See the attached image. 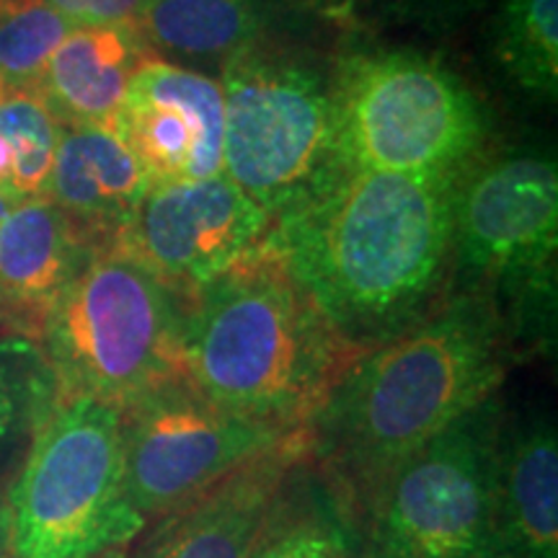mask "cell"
Here are the masks:
<instances>
[{"mask_svg": "<svg viewBox=\"0 0 558 558\" xmlns=\"http://www.w3.org/2000/svg\"><path fill=\"white\" fill-rule=\"evenodd\" d=\"M460 179L349 169L269 241L354 354L416 326L452 277Z\"/></svg>", "mask_w": 558, "mask_h": 558, "instance_id": "cell-1", "label": "cell"}, {"mask_svg": "<svg viewBox=\"0 0 558 558\" xmlns=\"http://www.w3.org/2000/svg\"><path fill=\"white\" fill-rule=\"evenodd\" d=\"M512 352L488 292L452 284L416 326L349 362L305 427L313 463L362 514L403 460L497 396Z\"/></svg>", "mask_w": 558, "mask_h": 558, "instance_id": "cell-2", "label": "cell"}, {"mask_svg": "<svg viewBox=\"0 0 558 558\" xmlns=\"http://www.w3.org/2000/svg\"><path fill=\"white\" fill-rule=\"evenodd\" d=\"M181 375L215 407L284 432L308 427L357 354L290 275L269 235L184 295Z\"/></svg>", "mask_w": 558, "mask_h": 558, "instance_id": "cell-3", "label": "cell"}, {"mask_svg": "<svg viewBox=\"0 0 558 558\" xmlns=\"http://www.w3.org/2000/svg\"><path fill=\"white\" fill-rule=\"evenodd\" d=\"M558 163L546 148L488 150L458 181L450 282L488 292L514 349L556 344Z\"/></svg>", "mask_w": 558, "mask_h": 558, "instance_id": "cell-4", "label": "cell"}, {"mask_svg": "<svg viewBox=\"0 0 558 558\" xmlns=\"http://www.w3.org/2000/svg\"><path fill=\"white\" fill-rule=\"evenodd\" d=\"M184 295L114 243L96 248L41 324L58 399L128 411L181 375Z\"/></svg>", "mask_w": 558, "mask_h": 558, "instance_id": "cell-5", "label": "cell"}, {"mask_svg": "<svg viewBox=\"0 0 558 558\" xmlns=\"http://www.w3.org/2000/svg\"><path fill=\"white\" fill-rule=\"evenodd\" d=\"M226 96L222 177L271 226L349 171L339 140L333 68L262 41L220 70Z\"/></svg>", "mask_w": 558, "mask_h": 558, "instance_id": "cell-6", "label": "cell"}, {"mask_svg": "<svg viewBox=\"0 0 558 558\" xmlns=\"http://www.w3.org/2000/svg\"><path fill=\"white\" fill-rule=\"evenodd\" d=\"M333 86L349 169L460 179L492 150L484 99L414 47L349 52L333 68Z\"/></svg>", "mask_w": 558, "mask_h": 558, "instance_id": "cell-7", "label": "cell"}, {"mask_svg": "<svg viewBox=\"0 0 558 558\" xmlns=\"http://www.w3.org/2000/svg\"><path fill=\"white\" fill-rule=\"evenodd\" d=\"M5 507L13 558H104L132 546L145 525L124 488V411L86 396L54 401Z\"/></svg>", "mask_w": 558, "mask_h": 558, "instance_id": "cell-8", "label": "cell"}, {"mask_svg": "<svg viewBox=\"0 0 558 558\" xmlns=\"http://www.w3.org/2000/svg\"><path fill=\"white\" fill-rule=\"evenodd\" d=\"M497 396L409 456L362 509L367 558H505L497 522Z\"/></svg>", "mask_w": 558, "mask_h": 558, "instance_id": "cell-9", "label": "cell"}, {"mask_svg": "<svg viewBox=\"0 0 558 558\" xmlns=\"http://www.w3.org/2000/svg\"><path fill=\"white\" fill-rule=\"evenodd\" d=\"M290 435L222 411L184 375L160 383L124 411V488L132 512L148 530Z\"/></svg>", "mask_w": 558, "mask_h": 558, "instance_id": "cell-10", "label": "cell"}, {"mask_svg": "<svg viewBox=\"0 0 558 558\" xmlns=\"http://www.w3.org/2000/svg\"><path fill=\"white\" fill-rule=\"evenodd\" d=\"M271 233V220L233 181L153 184L114 235V246L190 295L235 267Z\"/></svg>", "mask_w": 558, "mask_h": 558, "instance_id": "cell-11", "label": "cell"}, {"mask_svg": "<svg viewBox=\"0 0 558 558\" xmlns=\"http://www.w3.org/2000/svg\"><path fill=\"white\" fill-rule=\"evenodd\" d=\"M111 128L153 184L222 177L226 96L218 78L163 58H145Z\"/></svg>", "mask_w": 558, "mask_h": 558, "instance_id": "cell-12", "label": "cell"}, {"mask_svg": "<svg viewBox=\"0 0 558 558\" xmlns=\"http://www.w3.org/2000/svg\"><path fill=\"white\" fill-rule=\"evenodd\" d=\"M305 456L308 435L292 432L190 505L153 522L130 558H248L284 481Z\"/></svg>", "mask_w": 558, "mask_h": 558, "instance_id": "cell-13", "label": "cell"}, {"mask_svg": "<svg viewBox=\"0 0 558 558\" xmlns=\"http://www.w3.org/2000/svg\"><path fill=\"white\" fill-rule=\"evenodd\" d=\"M96 246L50 199H26L0 222V313L13 337L39 339L47 313Z\"/></svg>", "mask_w": 558, "mask_h": 558, "instance_id": "cell-14", "label": "cell"}, {"mask_svg": "<svg viewBox=\"0 0 558 558\" xmlns=\"http://www.w3.org/2000/svg\"><path fill=\"white\" fill-rule=\"evenodd\" d=\"M150 186L143 163L114 128H60L45 199L60 207L96 246L114 241Z\"/></svg>", "mask_w": 558, "mask_h": 558, "instance_id": "cell-15", "label": "cell"}, {"mask_svg": "<svg viewBox=\"0 0 558 558\" xmlns=\"http://www.w3.org/2000/svg\"><path fill=\"white\" fill-rule=\"evenodd\" d=\"M505 558H558V437L546 411L501 418L494 465Z\"/></svg>", "mask_w": 558, "mask_h": 558, "instance_id": "cell-16", "label": "cell"}, {"mask_svg": "<svg viewBox=\"0 0 558 558\" xmlns=\"http://www.w3.org/2000/svg\"><path fill=\"white\" fill-rule=\"evenodd\" d=\"M148 58L137 29L130 26H75L54 50L39 81L37 96L62 128H111L130 81Z\"/></svg>", "mask_w": 558, "mask_h": 558, "instance_id": "cell-17", "label": "cell"}, {"mask_svg": "<svg viewBox=\"0 0 558 558\" xmlns=\"http://www.w3.org/2000/svg\"><path fill=\"white\" fill-rule=\"evenodd\" d=\"M248 558H367L362 514L311 450L284 481Z\"/></svg>", "mask_w": 558, "mask_h": 558, "instance_id": "cell-18", "label": "cell"}, {"mask_svg": "<svg viewBox=\"0 0 558 558\" xmlns=\"http://www.w3.org/2000/svg\"><path fill=\"white\" fill-rule=\"evenodd\" d=\"M271 0H148L143 45L184 62L220 65L269 39Z\"/></svg>", "mask_w": 558, "mask_h": 558, "instance_id": "cell-19", "label": "cell"}, {"mask_svg": "<svg viewBox=\"0 0 558 558\" xmlns=\"http://www.w3.org/2000/svg\"><path fill=\"white\" fill-rule=\"evenodd\" d=\"M488 58L514 94L535 104L558 96V0H499L488 21Z\"/></svg>", "mask_w": 558, "mask_h": 558, "instance_id": "cell-20", "label": "cell"}, {"mask_svg": "<svg viewBox=\"0 0 558 558\" xmlns=\"http://www.w3.org/2000/svg\"><path fill=\"white\" fill-rule=\"evenodd\" d=\"M60 128L39 96L0 99V194L19 202L45 197Z\"/></svg>", "mask_w": 558, "mask_h": 558, "instance_id": "cell-21", "label": "cell"}, {"mask_svg": "<svg viewBox=\"0 0 558 558\" xmlns=\"http://www.w3.org/2000/svg\"><path fill=\"white\" fill-rule=\"evenodd\" d=\"M75 24L47 0H5L0 9V99L37 96L47 62Z\"/></svg>", "mask_w": 558, "mask_h": 558, "instance_id": "cell-22", "label": "cell"}, {"mask_svg": "<svg viewBox=\"0 0 558 558\" xmlns=\"http://www.w3.org/2000/svg\"><path fill=\"white\" fill-rule=\"evenodd\" d=\"M54 401L58 386L37 341L0 333V460L34 435Z\"/></svg>", "mask_w": 558, "mask_h": 558, "instance_id": "cell-23", "label": "cell"}, {"mask_svg": "<svg viewBox=\"0 0 558 558\" xmlns=\"http://www.w3.org/2000/svg\"><path fill=\"white\" fill-rule=\"evenodd\" d=\"M383 16L416 26L429 34H445L486 11L494 0H369Z\"/></svg>", "mask_w": 558, "mask_h": 558, "instance_id": "cell-24", "label": "cell"}, {"mask_svg": "<svg viewBox=\"0 0 558 558\" xmlns=\"http://www.w3.org/2000/svg\"><path fill=\"white\" fill-rule=\"evenodd\" d=\"M75 26H130L137 29L148 0H47Z\"/></svg>", "mask_w": 558, "mask_h": 558, "instance_id": "cell-25", "label": "cell"}, {"mask_svg": "<svg viewBox=\"0 0 558 558\" xmlns=\"http://www.w3.org/2000/svg\"><path fill=\"white\" fill-rule=\"evenodd\" d=\"M277 9H284L295 16L316 19L324 24L349 26L360 19L362 5L367 0H271Z\"/></svg>", "mask_w": 558, "mask_h": 558, "instance_id": "cell-26", "label": "cell"}, {"mask_svg": "<svg viewBox=\"0 0 558 558\" xmlns=\"http://www.w3.org/2000/svg\"><path fill=\"white\" fill-rule=\"evenodd\" d=\"M0 558H13V554H11L9 507H5V492H3V488H0Z\"/></svg>", "mask_w": 558, "mask_h": 558, "instance_id": "cell-27", "label": "cell"}, {"mask_svg": "<svg viewBox=\"0 0 558 558\" xmlns=\"http://www.w3.org/2000/svg\"><path fill=\"white\" fill-rule=\"evenodd\" d=\"M0 333H9V331H5V320H3V313H0ZM11 337H13V333H11Z\"/></svg>", "mask_w": 558, "mask_h": 558, "instance_id": "cell-28", "label": "cell"}, {"mask_svg": "<svg viewBox=\"0 0 558 558\" xmlns=\"http://www.w3.org/2000/svg\"><path fill=\"white\" fill-rule=\"evenodd\" d=\"M104 558H122V554H109V556H104Z\"/></svg>", "mask_w": 558, "mask_h": 558, "instance_id": "cell-29", "label": "cell"}, {"mask_svg": "<svg viewBox=\"0 0 558 558\" xmlns=\"http://www.w3.org/2000/svg\"><path fill=\"white\" fill-rule=\"evenodd\" d=\"M3 3H5V0H0V9H3Z\"/></svg>", "mask_w": 558, "mask_h": 558, "instance_id": "cell-30", "label": "cell"}]
</instances>
